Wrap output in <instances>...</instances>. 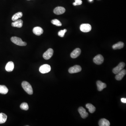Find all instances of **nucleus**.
<instances>
[{
	"label": "nucleus",
	"instance_id": "1",
	"mask_svg": "<svg viewBox=\"0 0 126 126\" xmlns=\"http://www.w3.org/2000/svg\"><path fill=\"white\" fill-rule=\"evenodd\" d=\"M22 87L26 92L29 95H32L33 93V90L31 85L27 81H23L22 83Z\"/></svg>",
	"mask_w": 126,
	"mask_h": 126
},
{
	"label": "nucleus",
	"instance_id": "2",
	"mask_svg": "<svg viewBox=\"0 0 126 126\" xmlns=\"http://www.w3.org/2000/svg\"><path fill=\"white\" fill-rule=\"evenodd\" d=\"M11 41L16 45L19 46H25L27 45L26 42H23L20 38L13 36L11 38Z\"/></svg>",
	"mask_w": 126,
	"mask_h": 126
},
{
	"label": "nucleus",
	"instance_id": "3",
	"mask_svg": "<svg viewBox=\"0 0 126 126\" xmlns=\"http://www.w3.org/2000/svg\"><path fill=\"white\" fill-rule=\"evenodd\" d=\"M125 63L123 62H120L116 67L114 68L112 70V72L114 74H117L120 71L122 70L125 67Z\"/></svg>",
	"mask_w": 126,
	"mask_h": 126
},
{
	"label": "nucleus",
	"instance_id": "4",
	"mask_svg": "<svg viewBox=\"0 0 126 126\" xmlns=\"http://www.w3.org/2000/svg\"><path fill=\"white\" fill-rule=\"evenodd\" d=\"M51 70V67L49 65L45 64L40 66L39 68V71L42 74L48 73Z\"/></svg>",
	"mask_w": 126,
	"mask_h": 126
},
{
	"label": "nucleus",
	"instance_id": "5",
	"mask_svg": "<svg viewBox=\"0 0 126 126\" xmlns=\"http://www.w3.org/2000/svg\"><path fill=\"white\" fill-rule=\"evenodd\" d=\"M53 50L51 48H49L44 53L43 57L45 60H49L53 56Z\"/></svg>",
	"mask_w": 126,
	"mask_h": 126
},
{
	"label": "nucleus",
	"instance_id": "6",
	"mask_svg": "<svg viewBox=\"0 0 126 126\" xmlns=\"http://www.w3.org/2000/svg\"><path fill=\"white\" fill-rule=\"evenodd\" d=\"M104 59L101 55L99 54L94 57L93 61L97 65H100L103 62Z\"/></svg>",
	"mask_w": 126,
	"mask_h": 126
},
{
	"label": "nucleus",
	"instance_id": "7",
	"mask_svg": "<svg viewBox=\"0 0 126 126\" xmlns=\"http://www.w3.org/2000/svg\"><path fill=\"white\" fill-rule=\"evenodd\" d=\"M80 29L82 32H88L92 30V26L90 24H84L81 25Z\"/></svg>",
	"mask_w": 126,
	"mask_h": 126
},
{
	"label": "nucleus",
	"instance_id": "8",
	"mask_svg": "<svg viewBox=\"0 0 126 126\" xmlns=\"http://www.w3.org/2000/svg\"><path fill=\"white\" fill-rule=\"evenodd\" d=\"M81 70V67L79 65H75L70 68L68 72L70 73L73 74L80 72Z\"/></svg>",
	"mask_w": 126,
	"mask_h": 126
},
{
	"label": "nucleus",
	"instance_id": "9",
	"mask_svg": "<svg viewBox=\"0 0 126 126\" xmlns=\"http://www.w3.org/2000/svg\"><path fill=\"white\" fill-rule=\"evenodd\" d=\"M78 111L82 118H85L88 116V112H86L85 109L82 107H80L78 108Z\"/></svg>",
	"mask_w": 126,
	"mask_h": 126
},
{
	"label": "nucleus",
	"instance_id": "10",
	"mask_svg": "<svg viewBox=\"0 0 126 126\" xmlns=\"http://www.w3.org/2000/svg\"><path fill=\"white\" fill-rule=\"evenodd\" d=\"M66 9L63 7H57L54 10V13L57 15H60L63 14L65 12Z\"/></svg>",
	"mask_w": 126,
	"mask_h": 126
},
{
	"label": "nucleus",
	"instance_id": "11",
	"mask_svg": "<svg viewBox=\"0 0 126 126\" xmlns=\"http://www.w3.org/2000/svg\"><path fill=\"white\" fill-rule=\"evenodd\" d=\"M81 50L79 48H77L74 50L70 54V57L73 59H75L78 57L81 54Z\"/></svg>",
	"mask_w": 126,
	"mask_h": 126
},
{
	"label": "nucleus",
	"instance_id": "12",
	"mask_svg": "<svg viewBox=\"0 0 126 126\" xmlns=\"http://www.w3.org/2000/svg\"><path fill=\"white\" fill-rule=\"evenodd\" d=\"M126 70L123 69L116 74V76H115L116 79L117 81L121 80L126 75Z\"/></svg>",
	"mask_w": 126,
	"mask_h": 126
},
{
	"label": "nucleus",
	"instance_id": "13",
	"mask_svg": "<svg viewBox=\"0 0 126 126\" xmlns=\"http://www.w3.org/2000/svg\"><path fill=\"white\" fill-rule=\"evenodd\" d=\"M96 84L97 85V89L98 91L100 92L102 91L105 88L107 87V84L100 81H98L97 82Z\"/></svg>",
	"mask_w": 126,
	"mask_h": 126
},
{
	"label": "nucleus",
	"instance_id": "14",
	"mask_svg": "<svg viewBox=\"0 0 126 126\" xmlns=\"http://www.w3.org/2000/svg\"><path fill=\"white\" fill-rule=\"evenodd\" d=\"M33 31V33L36 35L39 36L42 35L43 32V31L42 28L40 27H36L34 28Z\"/></svg>",
	"mask_w": 126,
	"mask_h": 126
},
{
	"label": "nucleus",
	"instance_id": "15",
	"mask_svg": "<svg viewBox=\"0 0 126 126\" xmlns=\"http://www.w3.org/2000/svg\"><path fill=\"white\" fill-rule=\"evenodd\" d=\"M14 68V64L12 61L8 62L5 67V69L8 72H12Z\"/></svg>",
	"mask_w": 126,
	"mask_h": 126
},
{
	"label": "nucleus",
	"instance_id": "16",
	"mask_svg": "<svg viewBox=\"0 0 126 126\" xmlns=\"http://www.w3.org/2000/svg\"><path fill=\"white\" fill-rule=\"evenodd\" d=\"M23 21L22 20L18 19L12 23V26L14 27L21 28L23 26Z\"/></svg>",
	"mask_w": 126,
	"mask_h": 126
},
{
	"label": "nucleus",
	"instance_id": "17",
	"mask_svg": "<svg viewBox=\"0 0 126 126\" xmlns=\"http://www.w3.org/2000/svg\"><path fill=\"white\" fill-rule=\"evenodd\" d=\"M99 125L100 126H110V123L108 120L106 119L102 118L99 121Z\"/></svg>",
	"mask_w": 126,
	"mask_h": 126
},
{
	"label": "nucleus",
	"instance_id": "18",
	"mask_svg": "<svg viewBox=\"0 0 126 126\" xmlns=\"http://www.w3.org/2000/svg\"><path fill=\"white\" fill-rule=\"evenodd\" d=\"M124 43L122 42H119L112 46V48L114 50H119L122 48L124 46Z\"/></svg>",
	"mask_w": 126,
	"mask_h": 126
},
{
	"label": "nucleus",
	"instance_id": "19",
	"mask_svg": "<svg viewBox=\"0 0 126 126\" xmlns=\"http://www.w3.org/2000/svg\"><path fill=\"white\" fill-rule=\"evenodd\" d=\"M86 107L89 109V111L92 114L94 113L96 109V108L92 104L90 103L87 104L86 105Z\"/></svg>",
	"mask_w": 126,
	"mask_h": 126
},
{
	"label": "nucleus",
	"instance_id": "20",
	"mask_svg": "<svg viewBox=\"0 0 126 126\" xmlns=\"http://www.w3.org/2000/svg\"><path fill=\"white\" fill-rule=\"evenodd\" d=\"M23 16V14L21 12H18L15 14L12 17V20L13 21H15L18 20L19 18H21Z\"/></svg>",
	"mask_w": 126,
	"mask_h": 126
},
{
	"label": "nucleus",
	"instance_id": "21",
	"mask_svg": "<svg viewBox=\"0 0 126 126\" xmlns=\"http://www.w3.org/2000/svg\"><path fill=\"white\" fill-rule=\"evenodd\" d=\"M7 119V116L3 113H0V124L5 123Z\"/></svg>",
	"mask_w": 126,
	"mask_h": 126
},
{
	"label": "nucleus",
	"instance_id": "22",
	"mask_svg": "<svg viewBox=\"0 0 126 126\" xmlns=\"http://www.w3.org/2000/svg\"><path fill=\"white\" fill-rule=\"evenodd\" d=\"M8 89L4 85H0V93L2 94H6L8 92Z\"/></svg>",
	"mask_w": 126,
	"mask_h": 126
},
{
	"label": "nucleus",
	"instance_id": "23",
	"mask_svg": "<svg viewBox=\"0 0 126 126\" xmlns=\"http://www.w3.org/2000/svg\"><path fill=\"white\" fill-rule=\"evenodd\" d=\"M51 23L52 24L54 25L58 26H60L62 25L60 21L57 19H54L51 20Z\"/></svg>",
	"mask_w": 126,
	"mask_h": 126
},
{
	"label": "nucleus",
	"instance_id": "24",
	"mask_svg": "<svg viewBox=\"0 0 126 126\" xmlns=\"http://www.w3.org/2000/svg\"><path fill=\"white\" fill-rule=\"evenodd\" d=\"M20 108L22 110H27L29 109L28 104L26 103H23L20 105Z\"/></svg>",
	"mask_w": 126,
	"mask_h": 126
},
{
	"label": "nucleus",
	"instance_id": "25",
	"mask_svg": "<svg viewBox=\"0 0 126 126\" xmlns=\"http://www.w3.org/2000/svg\"><path fill=\"white\" fill-rule=\"evenodd\" d=\"M67 30L66 29H64V30H61L58 33V34L59 36H60L61 37H64V35H65V33H66Z\"/></svg>",
	"mask_w": 126,
	"mask_h": 126
},
{
	"label": "nucleus",
	"instance_id": "26",
	"mask_svg": "<svg viewBox=\"0 0 126 126\" xmlns=\"http://www.w3.org/2000/svg\"><path fill=\"white\" fill-rule=\"evenodd\" d=\"M82 3V1L81 0H75V2L73 3V5L74 6L81 5Z\"/></svg>",
	"mask_w": 126,
	"mask_h": 126
},
{
	"label": "nucleus",
	"instance_id": "27",
	"mask_svg": "<svg viewBox=\"0 0 126 126\" xmlns=\"http://www.w3.org/2000/svg\"><path fill=\"white\" fill-rule=\"evenodd\" d=\"M121 101L123 103H126V98H122L121 99Z\"/></svg>",
	"mask_w": 126,
	"mask_h": 126
},
{
	"label": "nucleus",
	"instance_id": "28",
	"mask_svg": "<svg viewBox=\"0 0 126 126\" xmlns=\"http://www.w3.org/2000/svg\"><path fill=\"white\" fill-rule=\"evenodd\" d=\"M92 0H89V1H92Z\"/></svg>",
	"mask_w": 126,
	"mask_h": 126
},
{
	"label": "nucleus",
	"instance_id": "29",
	"mask_svg": "<svg viewBox=\"0 0 126 126\" xmlns=\"http://www.w3.org/2000/svg\"></svg>",
	"mask_w": 126,
	"mask_h": 126
}]
</instances>
